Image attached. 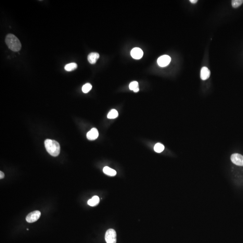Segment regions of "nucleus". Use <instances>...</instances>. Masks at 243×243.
Wrapping results in <instances>:
<instances>
[{
	"label": "nucleus",
	"mask_w": 243,
	"mask_h": 243,
	"mask_svg": "<svg viewBox=\"0 0 243 243\" xmlns=\"http://www.w3.org/2000/svg\"><path fill=\"white\" fill-rule=\"evenodd\" d=\"M44 144L46 151L51 155L56 157L60 154L61 147L58 142L55 140L46 139Z\"/></svg>",
	"instance_id": "f257e3e1"
},
{
	"label": "nucleus",
	"mask_w": 243,
	"mask_h": 243,
	"mask_svg": "<svg viewBox=\"0 0 243 243\" xmlns=\"http://www.w3.org/2000/svg\"><path fill=\"white\" fill-rule=\"evenodd\" d=\"M5 41L8 48L13 52H18L21 50V42L14 34H8L6 36Z\"/></svg>",
	"instance_id": "f03ea898"
},
{
	"label": "nucleus",
	"mask_w": 243,
	"mask_h": 243,
	"mask_svg": "<svg viewBox=\"0 0 243 243\" xmlns=\"http://www.w3.org/2000/svg\"><path fill=\"white\" fill-rule=\"evenodd\" d=\"M105 240L107 243H116L117 234L114 229H108L105 235Z\"/></svg>",
	"instance_id": "7ed1b4c3"
},
{
	"label": "nucleus",
	"mask_w": 243,
	"mask_h": 243,
	"mask_svg": "<svg viewBox=\"0 0 243 243\" xmlns=\"http://www.w3.org/2000/svg\"><path fill=\"white\" fill-rule=\"evenodd\" d=\"M41 213L39 211H34L31 212L27 216L26 220L28 223H32L37 221L39 219Z\"/></svg>",
	"instance_id": "20e7f679"
},
{
	"label": "nucleus",
	"mask_w": 243,
	"mask_h": 243,
	"mask_svg": "<svg viewBox=\"0 0 243 243\" xmlns=\"http://www.w3.org/2000/svg\"><path fill=\"white\" fill-rule=\"evenodd\" d=\"M231 159L235 165L243 166V156L241 154L237 153L232 154L231 156Z\"/></svg>",
	"instance_id": "39448f33"
},
{
	"label": "nucleus",
	"mask_w": 243,
	"mask_h": 243,
	"mask_svg": "<svg viewBox=\"0 0 243 243\" xmlns=\"http://www.w3.org/2000/svg\"><path fill=\"white\" fill-rule=\"evenodd\" d=\"M170 57L168 55H164L160 56L157 60V63L159 66L164 67L167 66L170 63Z\"/></svg>",
	"instance_id": "423d86ee"
},
{
	"label": "nucleus",
	"mask_w": 243,
	"mask_h": 243,
	"mask_svg": "<svg viewBox=\"0 0 243 243\" xmlns=\"http://www.w3.org/2000/svg\"><path fill=\"white\" fill-rule=\"evenodd\" d=\"M131 55L132 58L136 60H139L142 57L143 55V52L141 49L138 47H136L131 50Z\"/></svg>",
	"instance_id": "0eeeda50"
},
{
	"label": "nucleus",
	"mask_w": 243,
	"mask_h": 243,
	"mask_svg": "<svg viewBox=\"0 0 243 243\" xmlns=\"http://www.w3.org/2000/svg\"><path fill=\"white\" fill-rule=\"evenodd\" d=\"M99 136V132L98 130L95 128H93L87 134V138L89 140L93 141L98 138Z\"/></svg>",
	"instance_id": "6e6552de"
},
{
	"label": "nucleus",
	"mask_w": 243,
	"mask_h": 243,
	"mask_svg": "<svg viewBox=\"0 0 243 243\" xmlns=\"http://www.w3.org/2000/svg\"><path fill=\"white\" fill-rule=\"evenodd\" d=\"M210 76V71L206 67H203L201 68L200 77L201 79L206 80L209 78Z\"/></svg>",
	"instance_id": "1a4fd4ad"
},
{
	"label": "nucleus",
	"mask_w": 243,
	"mask_h": 243,
	"mask_svg": "<svg viewBox=\"0 0 243 243\" xmlns=\"http://www.w3.org/2000/svg\"><path fill=\"white\" fill-rule=\"evenodd\" d=\"M99 58L100 55L98 53L92 52L88 55V60L90 64H94L96 63Z\"/></svg>",
	"instance_id": "9d476101"
},
{
	"label": "nucleus",
	"mask_w": 243,
	"mask_h": 243,
	"mask_svg": "<svg viewBox=\"0 0 243 243\" xmlns=\"http://www.w3.org/2000/svg\"><path fill=\"white\" fill-rule=\"evenodd\" d=\"M103 171L105 174L111 177L115 176L117 174L116 171L115 170L107 166L105 167Z\"/></svg>",
	"instance_id": "9b49d317"
},
{
	"label": "nucleus",
	"mask_w": 243,
	"mask_h": 243,
	"mask_svg": "<svg viewBox=\"0 0 243 243\" xmlns=\"http://www.w3.org/2000/svg\"><path fill=\"white\" fill-rule=\"evenodd\" d=\"M100 203V198L98 196H94L88 201V205L94 207Z\"/></svg>",
	"instance_id": "f8f14e48"
},
{
	"label": "nucleus",
	"mask_w": 243,
	"mask_h": 243,
	"mask_svg": "<svg viewBox=\"0 0 243 243\" xmlns=\"http://www.w3.org/2000/svg\"><path fill=\"white\" fill-rule=\"evenodd\" d=\"M78 67V65L75 63H71L67 64L65 66V69L66 71H73L75 70Z\"/></svg>",
	"instance_id": "ddd939ff"
},
{
	"label": "nucleus",
	"mask_w": 243,
	"mask_h": 243,
	"mask_svg": "<svg viewBox=\"0 0 243 243\" xmlns=\"http://www.w3.org/2000/svg\"><path fill=\"white\" fill-rule=\"evenodd\" d=\"M118 116V112L115 109H112L108 114L107 118L109 119H115Z\"/></svg>",
	"instance_id": "4468645a"
},
{
	"label": "nucleus",
	"mask_w": 243,
	"mask_h": 243,
	"mask_svg": "<svg viewBox=\"0 0 243 243\" xmlns=\"http://www.w3.org/2000/svg\"><path fill=\"white\" fill-rule=\"evenodd\" d=\"M165 146L162 144L158 143L154 146V150L157 153H160L165 150Z\"/></svg>",
	"instance_id": "2eb2a0df"
},
{
	"label": "nucleus",
	"mask_w": 243,
	"mask_h": 243,
	"mask_svg": "<svg viewBox=\"0 0 243 243\" xmlns=\"http://www.w3.org/2000/svg\"><path fill=\"white\" fill-rule=\"evenodd\" d=\"M92 88V85L90 83H87L84 84L82 88V91L84 93L88 92Z\"/></svg>",
	"instance_id": "dca6fc26"
},
{
	"label": "nucleus",
	"mask_w": 243,
	"mask_h": 243,
	"mask_svg": "<svg viewBox=\"0 0 243 243\" xmlns=\"http://www.w3.org/2000/svg\"><path fill=\"white\" fill-rule=\"evenodd\" d=\"M243 3V0H233L232 1V5L234 8H236L240 6Z\"/></svg>",
	"instance_id": "f3484780"
},
{
	"label": "nucleus",
	"mask_w": 243,
	"mask_h": 243,
	"mask_svg": "<svg viewBox=\"0 0 243 243\" xmlns=\"http://www.w3.org/2000/svg\"><path fill=\"white\" fill-rule=\"evenodd\" d=\"M129 87V89L131 90H135L137 88H139L138 82L137 81H133L131 82Z\"/></svg>",
	"instance_id": "a211bd4d"
},
{
	"label": "nucleus",
	"mask_w": 243,
	"mask_h": 243,
	"mask_svg": "<svg viewBox=\"0 0 243 243\" xmlns=\"http://www.w3.org/2000/svg\"><path fill=\"white\" fill-rule=\"evenodd\" d=\"M5 175L4 173L2 172V171H0V179H2L3 178H4Z\"/></svg>",
	"instance_id": "6ab92c4d"
},
{
	"label": "nucleus",
	"mask_w": 243,
	"mask_h": 243,
	"mask_svg": "<svg viewBox=\"0 0 243 243\" xmlns=\"http://www.w3.org/2000/svg\"><path fill=\"white\" fill-rule=\"evenodd\" d=\"M197 0H190V2L193 4L196 3H197Z\"/></svg>",
	"instance_id": "aec40b11"
},
{
	"label": "nucleus",
	"mask_w": 243,
	"mask_h": 243,
	"mask_svg": "<svg viewBox=\"0 0 243 243\" xmlns=\"http://www.w3.org/2000/svg\"><path fill=\"white\" fill-rule=\"evenodd\" d=\"M139 88H137V89H135V90L133 91H134V92H139Z\"/></svg>",
	"instance_id": "412c9836"
}]
</instances>
